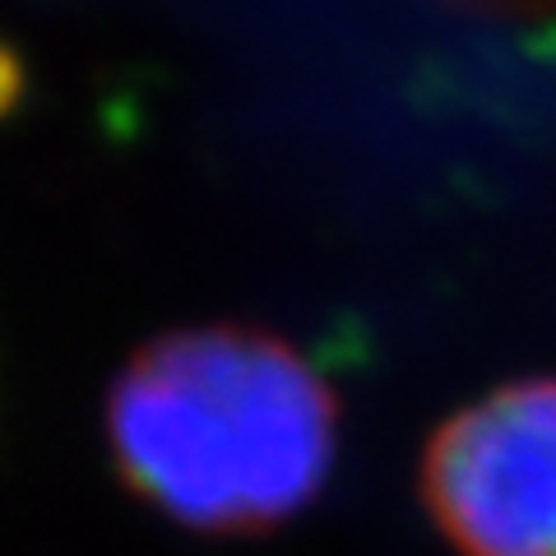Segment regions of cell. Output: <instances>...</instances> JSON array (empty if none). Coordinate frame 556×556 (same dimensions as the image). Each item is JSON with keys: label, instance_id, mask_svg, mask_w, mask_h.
Instances as JSON below:
<instances>
[{"label": "cell", "instance_id": "1", "mask_svg": "<svg viewBox=\"0 0 556 556\" xmlns=\"http://www.w3.org/2000/svg\"><path fill=\"white\" fill-rule=\"evenodd\" d=\"M108 445L144 506L195 533L255 538L325 492L339 404L269 329H172L112 380Z\"/></svg>", "mask_w": 556, "mask_h": 556}, {"label": "cell", "instance_id": "2", "mask_svg": "<svg viewBox=\"0 0 556 556\" xmlns=\"http://www.w3.org/2000/svg\"><path fill=\"white\" fill-rule=\"evenodd\" d=\"M417 486L459 556H556V376L506 380L450 413Z\"/></svg>", "mask_w": 556, "mask_h": 556}, {"label": "cell", "instance_id": "3", "mask_svg": "<svg viewBox=\"0 0 556 556\" xmlns=\"http://www.w3.org/2000/svg\"><path fill=\"white\" fill-rule=\"evenodd\" d=\"M515 10H543V5H556V0H506Z\"/></svg>", "mask_w": 556, "mask_h": 556}]
</instances>
